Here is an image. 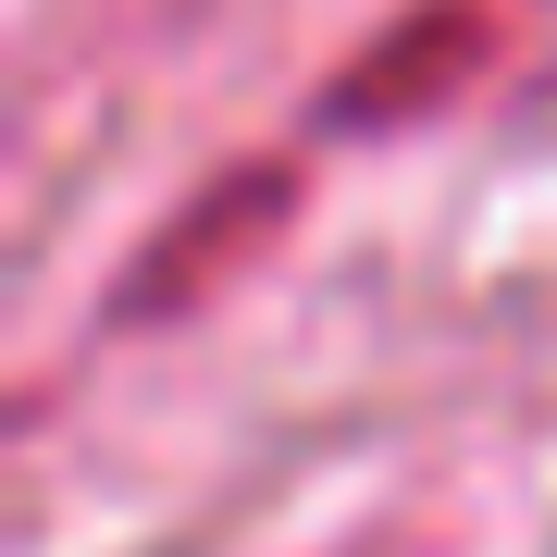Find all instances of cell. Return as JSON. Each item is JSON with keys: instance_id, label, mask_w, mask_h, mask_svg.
Listing matches in <instances>:
<instances>
[{"instance_id": "2", "label": "cell", "mask_w": 557, "mask_h": 557, "mask_svg": "<svg viewBox=\"0 0 557 557\" xmlns=\"http://www.w3.org/2000/svg\"><path fill=\"white\" fill-rule=\"evenodd\" d=\"M285 223V174L273 161H260V174H223L199 211H174L149 236V260H137V285H124V322H161V310H186V298H211L223 273H236V260L260 248Z\"/></svg>"}, {"instance_id": "1", "label": "cell", "mask_w": 557, "mask_h": 557, "mask_svg": "<svg viewBox=\"0 0 557 557\" xmlns=\"http://www.w3.org/2000/svg\"><path fill=\"white\" fill-rule=\"evenodd\" d=\"M483 50H496V13H483V0H421L397 38H372V50L335 75L322 124H397V112H434L446 87L483 75Z\"/></svg>"}]
</instances>
